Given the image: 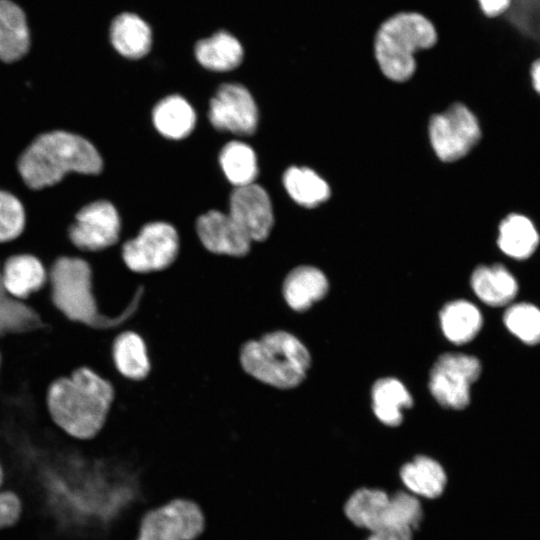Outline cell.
I'll return each instance as SVG.
<instances>
[{"label":"cell","mask_w":540,"mask_h":540,"mask_svg":"<svg viewBox=\"0 0 540 540\" xmlns=\"http://www.w3.org/2000/svg\"><path fill=\"white\" fill-rule=\"evenodd\" d=\"M196 232L210 253L240 258L250 252L252 241L228 213L211 210L202 214Z\"/></svg>","instance_id":"cell-13"},{"label":"cell","mask_w":540,"mask_h":540,"mask_svg":"<svg viewBox=\"0 0 540 540\" xmlns=\"http://www.w3.org/2000/svg\"><path fill=\"white\" fill-rule=\"evenodd\" d=\"M400 476L405 486L416 495L429 499L439 497L446 485L443 467L434 459L419 455L404 464Z\"/></svg>","instance_id":"cell-26"},{"label":"cell","mask_w":540,"mask_h":540,"mask_svg":"<svg viewBox=\"0 0 540 540\" xmlns=\"http://www.w3.org/2000/svg\"><path fill=\"white\" fill-rule=\"evenodd\" d=\"M38 313L24 300L10 295L3 286L0 268V339L42 327Z\"/></svg>","instance_id":"cell-28"},{"label":"cell","mask_w":540,"mask_h":540,"mask_svg":"<svg viewBox=\"0 0 540 540\" xmlns=\"http://www.w3.org/2000/svg\"><path fill=\"white\" fill-rule=\"evenodd\" d=\"M111 359L120 377L131 382L148 378L151 358L143 336L133 329L120 330L112 340Z\"/></svg>","instance_id":"cell-15"},{"label":"cell","mask_w":540,"mask_h":540,"mask_svg":"<svg viewBox=\"0 0 540 540\" xmlns=\"http://www.w3.org/2000/svg\"><path fill=\"white\" fill-rule=\"evenodd\" d=\"M372 409L383 424L396 427L403 420V409L413 405V398L405 385L394 377L375 381L371 389Z\"/></svg>","instance_id":"cell-23"},{"label":"cell","mask_w":540,"mask_h":540,"mask_svg":"<svg viewBox=\"0 0 540 540\" xmlns=\"http://www.w3.org/2000/svg\"><path fill=\"white\" fill-rule=\"evenodd\" d=\"M328 289L327 277L320 269L301 265L288 272L281 291L289 308L296 312H304L323 299Z\"/></svg>","instance_id":"cell-17"},{"label":"cell","mask_w":540,"mask_h":540,"mask_svg":"<svg viewBox=\"0 0 540 540\" xmlns=\"http://www.w3.org/2000/svg\"><path fill=\"white\" fill-rule=\"evenodd\" d=\"M344 511L353 524L371 532L387 526H400L393 497L380 489L356 490L347 500Z\"/></svg>","instance_id":"cell-14"},{"label":"cell","mask_w":540,"mask_h":540,"mask_svg":"<svg viewBox=\"0 0 540 540\" xmlns=\"http://www.w3.org/2000/svg\"><path fill=\"white\" fill-rule=\"evenodd\" d=\"M48 286L54 306L69 320L104 331L119 332L139 309L142 291L117 318L100 314L92 287V267L80 255L57 257L48 269Z\"/></svg>","instance_id":"cell-3"},{"label":"cell","mask_w":540,"mask_h":540,"mask_svg":"<svg viewBox=\"0 0 540 540\" xmlns=\"http://www.w3.org/2000/svg\"><path fill=\"white\" fill-rule=\"evenodd\" d=\"M18 171L31 189L59 182L66 174H98L103 161L96 147L86 138L67 131L39 135L18 159Z\"/></svg>","instance_id":"cell-2"},{"label":"cell","mask_w":540,"mask_h":540,"mask_svg":"<svg viewBox=\"0 0 540 540\" xmlns=\"http://www.w3.org/2000/svg\"><path fill=\"white\" fill-rule=\"evenodd\" d=\"M1 279L10 295L26 300L46 286L48 271L37 256L17 253L8 256L2 263Z\"/></svg>","instance_id":"cell-16"},{"label":"cell","mask_w":540,"mask_h":540,"mask_svg":"<svg viewBox=\"0 0 540 540\" xmlns=\"http://www.w3.org/2000/svg\"><path fill=\"white\" fill-rule=\"evenodd\" d=\"M121 220L114 205L106 200L83 207L68 229V239L78 252L96 253L114 246L120 237Z\"/></svg>","instance_id":"cell-10"},{"label":"cell","mask_w":540,"mask_h":540,"mask_svg":"<svg viewBox=\"0 0 540 540\" xmlns=\"http://www.w3.org/2000/svg\"><path fill=\"white\" fill-rule=\"evenodd\" d=\"M243 53L240 42L225 31L200 40L195 46V57L200 65L217 72L238 67L242 62Z\"/></svg>","instance_id":"cell-25"},{"label":"cell","mask_w":540,"mask_h":540,"mask_svg":"<svg viewBox=\"0 0 540 540\" xmlns=\"http://www.w3.org/2000/svg\"><path fill=\"white\" fill-rule=\"evenodd\" d=\"M219 163L226 178L235 187L255 183L258 175L257 157L248 144L241 141L227 143L220 152Z\"/></svg>","instance_id":"cell-29"},{"label":"cell","mask_w":540,"mask_h":540,"mask_svg":"<svg viewBox=\"0 0 540 540\" xmlns=\"http://www.w3.org/2000/svg\"><path fill=\"white\" fill-rule=\"evenodd\" d=\"M114 385L89 367L54 380L47 391L52 422L68 436L82 441L95 438L105 426L115 401Z\"/></svg>","instance_id":"cell-1"},{"label":"cell","mask_w":540,"mask_h":540,"mask_svg":"<svg viewBox=\"0 0 540 540\" xmlns=\"http://www.w3.org/2000/svg\"><path fill=\"white\" fill-rule=\"evenodd\" d=\"M25 223L21 201L10 192L0 190V244L17 240L24 232Z\"/></svg>","instance_id":"cell-31"},{"label":"cell","mask_w":540,"mask_h":540,"mask_svg":"<svg viewBox=\"0 0 540 540\" xmlns=\"http://www.w3.org/2000/svg\"><path fill=\"white\" fill-rule=\"evenodd\" d=\"M5 482V471L2 463L0 462V490L2 489Z\"/></svg>","instance_id":"cell-36"},{"label":"cell","mask_w":540,"mask_h":540,"mask_svg":"<svg viewBox=\"0 0 540 540\" xmlns=\"http://www.w3.org/2000/svg\"><path fill=\"white\" fill-rule=\"evenodd\" d=\"M481 374V363L473 355L448 352L434 362L429 390L443 407L461 410L470 403V388Z\"/></svg>","instance_id":"cell-7"},{"label":"cell","mask_w":540,"mask_h":540,"mask_svg":"<svg viewBox=\"0 0 540 540\" xmlns=\"http://www.w3.org/2000/svg\"><path fill=\"white\" fill-rule=\"evenodd\" d=\"M366 540H412V529L403 526H387L372 531Z\"/></svg>","instance_id":"cell-33"},{"label":"cell","mask_w":540,"mask_h":540,"mask_svg":"<svg viewBox=\"0 0 540 540\" xmlns=\"http://www.w3.org/2000/svg\"><path fill=\"white\" fill-rule=\"evenodd\" d=\"M439 319L444 336L457 345L472 341L483 324L480 310L465 299L446 303L439 313Z\"/></svg>","instance_id":"cell-20"},{"label":"cell","mask_w":540,"mask_h":540,"mask_svg":"<svg viewBox=\"0 0 540 540\" xmlns=\"http://www.w3.org/2000/svg\"><path fill=\"white\" fill-rule=\"evenodd\" d=\"M23 512L20 496L10 489L0 490V530L16 525Z\"/></svg>","instance_id":"cell-32"},{"label":"cell","mask_w":540,"mask_h":540,"mask_svg":"<svg viewBox=\"0 0 540 540\" xmlns=\"http://www.w3.org/2000/svg\"><path fill=\"white\" fill-rule=\"evenodd\" d=\"M508 331L527 345L540 343V309L528 302L510 305L503 314Z\"/></svg>","instance_id":"cell-30"},{"label":"cell","mask_w":540,"mask_h":540,"mask_svg":"<svg viewBox=\"0 0 540 540\" xmlns=\"http://www.w3.org/2000/svg\"><path fill=\"white\" fill-rule=\"evenodd\" d=\"M228 214L252 242L266 240L274 224L270 197L256 183L234 188L230 195Z\"/></svg>","instance_id":"cell-12"},{"label":"cell","mask_w":540,"mask_h":540,"mask_svg":"<svg viewBox=\"0 0 540 540\" xmlns=\"http://www.w3.org/2000/svg\"><path fill=\"white\" fill-rule=\"evenodd\" d=\"M436 41V29L425 16L415 12L398 13L377 31L375 57L388 79L404 82L416 70L415 53L431 48Z\"/></svg>","instance_id":"cell-5"},{"label":"cell","mask_w":540,"mask_h":540,"mask_svg":"<svg viewBox=\"0 0 540 540\" xmlns=\"http://www.w3.org/2000/svg\"><path fill=\"white\" fill-rule=\"evenodd\" d=\"M110 39L113 47L122 56L139 59L151 48L152 32L149 25L138 15L123 13L113 20Z\"/></svg>","instance_id":"cell-21"},{"label":"cell","mask_w":540,"mask_h":540,"mask_svg":"<svg viewBox=\"0 0 540 540\" xmlns=\"http://www.w3.org/2000/svg\"><path fill=\"white\" fill-rule=\"evenodd\" d=\"M470 284L475 295L486 305H508L518 293V282L502 264L480 265L471 275Z\"/></svg>","instance_id":"cell-18"},{"label":"cell","mask_w":540,"mask_h":540,"mask_svg":"<svg viewBox=\"0 0 540 540\" xmlns=\"http://www.w3.org/2000/svg\"><path fill=\"white\" fill-rule=\"evenodd\" d=\"M429 139L437 157L454 162L466 156L481 138V128L473 112L462 103H454L429 122Z\"/></svg>","instance_id":"cell-8"},{"label":"cell","mask_w":540,"mask_h":540,"mask_svg":"<svg viewBox=\"0 0 540 540\" xmlns=\"http://www.w3.org/2000/svg\"><path fill=\"white\" fill-rule=\"evenodd\" d=\"M152 120L161 135L179 140L187 137L193 131L196 114L185 98L179 95H170L155 105L152 111Z\"/></svg>","instance_id":"cell-24"},{"label":"cell","mask_w":540,"mask_h":540,"mask_svg":"<svg viewBox=\"0 0 540 540\" xmlns=\"http://www.w3.org/2000/svg\"><path fill=\"white\" fill-rule=\"evenodd\" d=\"M242 371L257 383L280 390L299 386L311 365L303 342L285 330L268 331L244 342L238 354Z\"/></svg>","instance_id":"cell-4"},{"label":"cell","mask_w":540,"mask_h":540,"mask_svg":"<svg viewBox=\"0 0 540 540\" xmlns=\"http://www.w3.org/2000/svg\"><path fill=\"white\" fill-rule=\"evenodd\" d=\"M179 247L178 233L171 224L150 222L122 245L121 258L125 267L135 274L157 273L175 262Z\"/></svg>","instance_id":"cell-6"},{"label":"cell","mask_w":540,"mask_h":540,"mask_svg":"<svg viewBox=\"0 0 540 540\" xmlns=\"http://www.w3.org/2000/svg\"><path fill=\"white\" fill-rule=\"evenodd\" d=\"M0 366H1V353H0Z\"/></svg>","instance_id":"cell-37"},{"label":"cell","mask_w":540,"mask_h":540,"mask_svg":"<svg viewBox=\"0 0 540 540\" xmlns=\"http://www.w3.org/2000/svg\"><path fill=\"white\" fill-rule=\"evenodd\" d=\"M208 118L217 130L247 136L257 128L258 108L246 87L225 83L210 101Z\"/></svg>","instance_id":"cell-11"},{"label":"cell","mask_w":540,"mask_h":540,"mask_svg":"<svg viewBox=\"0 0 540 540\" xmlns=\"http://www.w3.org/2000/svg\"><path fill=\"white\" fill-rule=\"evenodd\" d=\"M282 181L289 196L301 206L314 208L330 197L328 183L308 167H289Z\"/></svg>","instance_id":"cell-27"},{"label":"cell","mask_w":540,"mask_h":540,"mask_svg":"<svg viewBox=\"0 0 540 540\" xmlns=\"http://www.w3.org/2000/svg\"><path fill=\"white\" fill-rule=\"evenodd\" d=\"M540 236L534 223L518 213L507 215L499 224L497 245L508 257L524 260L537 249Z\"/></svg>","instance_id":"cell-22"},{"label":"cell","mask_w":540,"mask_h":540,"mask_svg":"<svg viewBox=\"0 0 540 540\" xmlns=\"http://www.w3.org/2000/svg\"><path fill=\"white\" fill-rule=\"evenodd\" d=\"M29 46L30 33L23 10L11 0H0V60H19Z\"/></svg>","instance_id":"cell-19"},{"label":"cell","mask_w":540,"mask_h":540,"mask_svg":"<svg viewBox=\"0 0 540 540\" xmlns=\"http://www.w3.org/2000/svg\"><path fill=\"white\" fill-rule=\"evenodd\" d=\"M530 77L533 89L540 95V58L531 64Z\"/></svg>","instance_id":"cell-35"},{"label":"cell","mask_w":540,"mask_h":540,"mask_svg":"<svg viewBox=\"0 0 540 540\" xmlns=\"http://www.w3.org/2000/svg\"><path fill=\"white\" fill-rule=\"evenodd\" d=\"M482 12L490 18L504 14L511 5V0H478Z\"/></svg>","instance_id":"cell-34"},{"label":"cell","mask_w":540,"mask_h":540,"mask_svg":"<svg viewBox=\"0 0 540 540\" xmlns=\"http://www.w3.org/2000/svg\"><path fill=\"white\" fill-rule=\"evenodd\" d=\"M204 526V514L195 502L175 499L144 515L137 540H194Z\"/></svg>","instance_id":"cell-9"}]
</instances>
